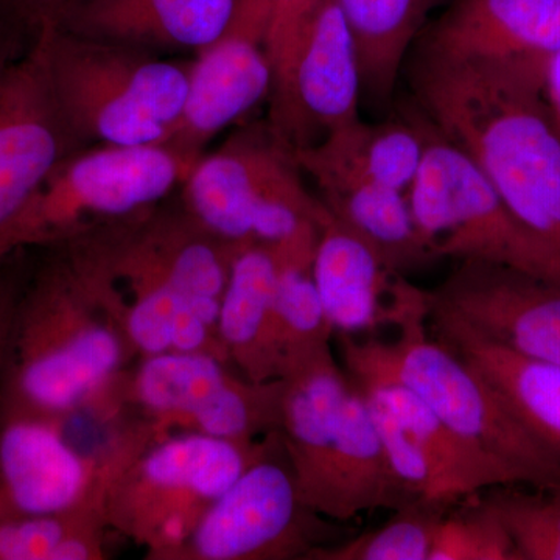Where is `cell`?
<instances>
[{
  "mask_svg": "<svg viewBox=\"0 0 560 560\" xmlns=\"http://www.w3.org/2000/svg\"><path fill=\"white\" fill-rule=\"evenodd\" d=\"M283 381L253 382L206 352L143 357L121 371L91 411L139 420L158 438L197 433L259 441L280 433Z\"/></svg>",
  "mask_w": 560,
  "mask_h": 560,
  "instance_id": "cell-7",
  "label": "cell"
},
{
  "mask_svg": "<svg viewBox=\"0 0 560 560\" xmlns=\"http://www.w3.org/2000/svg\"><path fill=\"white\" fill-rule=\"evenodd\" d=\"M342 361L349 377L388 407L422 455L430 474L429 503L451 508L495 486L525 485L517 471L452 430L399 378L371 364Z\"/></svg>",
  "mask_w": 560,
  "mask_h": 560,
  "instance_id": "cell-17",
  "label": "cell"
},
{
  "mask_svg": "<svg viewBox=\"0 0 560 560\" xmlns=\"http://www.w3.org/2000/svg\"><path fill=\"white\" fill-rule=\"evenodd\" d=\"M514 541L521 560H560V486H495L480 493Z\"/></svg>",
  "mask_w": 560,
  "mask_h": 560,
  "instance_id": "cell-30",
  "label": "cell"
},
{
  "mask_svg": "<svg viewBox=\"0 0 560 560\" xmlns=\"http://www.w3.org/2000/svg\"><path fill=\"white\" fill-rule=\"evenodd\" d=\"M77 151L39 50L0 57V259L36 191Z\"/></svg>",
  "mask_w": 560,
  "mask_h": 560,
  "instance_id": "cell-14",
  "label": "cell"
},
{
  "mask_svg": "<svg viewBox=\"0 0 560 560\" xmlns=\"http://www.w3.org/2000/svg\"><path fill=\"white\" fill-rule=\"evenodd\" d=\"M429 560H521L514 541L481 495L453 504L442 515Z\"/></svg>",
  "mask_w": 560,
  "mask_h": 560,
  "instance_id": "cell-33",
  "label": "cell"
},
{
  "mask_svg": "<svg viewBox=\"0 0 560 560\" xmlns=\"http://www.w3.org/2000/svg\"><path fill=\"white\" fill-rule=\"evenodd\" d=\"M448 508L412 501L381 528L316 548L307 560H429L438 523Z\"/></svg>",
  "mask_w": 560,
  "mask_h": 560,
  "instance_id": "cell-31",
  "label": "cell"
},
{
  "mask_svg": "<svg viewBox=\"0 0 560 560\" xmlns=\"http://www.w3.org/2000/svg\"><path fill=\"white\" fill-rule=\"evenodd\" d=\"M103 508L0 521V560L109 559Z\"/></svg>",
  "mask_w": 560,
  "mask_h": 560,
  "instance_id": "cell-29",
  "label": "cell"
},
{
  "mask_svg": "<svg viewBox=\"0 0 560 560\" xmlns=\"http://www.w3.org/2000/svg\"><path fill=\"white\" fill-rule=\"evenodd\" d=\"M544 94L560 132V47L544 66Z\"/></svg>",
  "mask_w": 560,
  "mask_h": 560,
  "instance_id": "cell-36",
  "label": "cell"
},
{
  "mask_svg": "<svg viewBox=\"0 0 560 560\" xmlns=\"http://www.w3.org/2000/svg\"><path fill=\"white\" fill-rule=\"evenodd\" d=\"M238 0H68L55 31L154 51H200L230 28Z\"/></svg>",
  "mask_w": 560,
  "mask_h": 560,
  "instance_id": "cell-18",
  "label": "cell"
},
{
  "mask_svg": "<svg viewBox=\"0 0 560 560\" xmlns=\"http://www.w3.org/2000/svg\"><path fill=\"white\" fill-rule=\"evenodd\" d=\"M407 197L433 259L485 261L560 283L558 250L526 228L480 167L431 125Z\"/></svg>",
  "mask_w": 560,
  "mask_h": 560,
  "instance_id": "cell-9",
  "label": "cell"
},
{
  "mask_svg": "<svg viewBox=\"0 0 560 560\" xmlns=\"http://www.w3.org/2000/svg\"><path fill=\"white\" fill-rule=\"evenodd\" d=\"M313 272L334 334L390 326L401 272L330 212L320 228Z\"/></svg>",
  "mask_w": 560,
  "mask_h": 560,
  "instance_id": "cell-21",
  "label": "cell"
},
{
  "mask_svg": "<svg viewBox=\"0 0 560 560\" xmlns=\"http://www.w3.org/2000/svg\"><path fill=\"white\" fill-rule=\"evenodd\" d=\"M197 54L187 66L183 109L162 143L191 168L210 140L270 97L272 90L270 58L253 36L226 32Z\"/></svg>",
  "mask_w": 560,
  "mask_h": 560,
  "instance_id": "cell-16",
  "label": "cell"
},
{
  "mask_svg": "<svg viewBox=\"0 0 560 560\" xmlns=\"http://www.w3.org/2000/svg\"><path fill=\"white\" fill-rule=\"evenodd\" d=\"M318 241L319 235H315L272 249L278 260L276 315L282 353L280 377L291 364L330 345L334 335L313 272Z\"/></svg>",
  "mask_w": 560,
  "mask_h": 560,
  "instance_id": "cell-28",
  "label": "cell"
},
{
  "mask_svg": "<svg viewBox=\"0 0 560 560\" xmlns=\"http://www.w3.org/2000/svg\"><path fill=\"white\" fill-rule=\"evenodd\" d=\"M359 50L363 91L388 101L434 0H335Z\"/></svg>",
  "mask_w": 560,
  "mask_h": 560,
  "instance_id": "cell-27",
  "label": "cell"
},
{
  "mask_svg": "<svg viewBox=\"0 0 560 560\" xmlns=\"http://www.w3.org/2000/svg\"><path fill=\"white\" fill-rule=\"evenodd\" d=\"M280 378V440L305 506L334 444L352 381L335 360L330 345L291 364Z\"/></svg>",
  "mask_w": 560,
  "mask_h": 560,
  "instance_id": "cell-22",
  "label": "cell"
},
{
  "mask_svg": "<svg viewBox=\"0 0 560 560\" xmlns=\"http://www.w3.org/2000/svg\"><path fill=\"white\" fill-rule=\"evenodd\" d=\"M65 423L0 411V521L103 508L114 474L153 436L138 422L110 425L97 453H83ZM105 510V508H103Z\"/></svg>",
  "mask_w": 560,
  "mask_h": 560,
  "instance_id": "cell-11",
  "label": "cell"
},
{
  "mask_svg": "<svg viewBox=\"0 0 560 560\" xmlns=\"http://www.w3.org/2000/svg\"><path fill=\"white\" fill-rule=\"evenodd\" d=\"M307 175L331 215L370 243L394 270L401 272L433 259L416 230L407 194L345 173Z\"/></svg>",
  "mask_w": 560,
  "mask_h": 560,
  "instance_id": "cell-26",
  "label": "cell"
},
{
  "mask_svg": "<svg viewBox=\"0 0 560 560\" xmlns=\"http://www.w3.org/2000/svg\"><path fill=\"white\" fill-rule=\"evenodd\" d=\"M51 95L77 149L162 145L178 120L187 68L160 54L65 31L40 36Z\"/></svg>",
  "mask_w": 560,
  "mask_h": 560,
  "instance_id": "cell-5",
  "label": "cell"
},
{
  "mask_svg": "<svg viewBox=\"0 0 560 560\" xmlns=\"http://www.w3.org/2000/svg\"><path fill=\"white\" fill-rule=\"evenodd\" d=\"M390 326L397 329L393 341L338 335L342 360L399 378L452 430L517 471L526 486L559 488L560 453L518 419L477 368L431 335L427 291L404 276L394 293Z\"/></svg>",
  "mask_w": 560,
  "mask_h": 560,
  "instance_id": "cell-4",
  "label": "cell"
},
{
  "mask_svg": "<svg viewBox=\"0 0 560 560\" xmlns=\"http://www.w3.org/2000/svg\"><path fill=\"white\" fill-rule=\"evenodd\" d=\"M191 167L165 145H98L55 168L11 235L9 254L136 215L171 198Z\"/></svg>",
  "mask_w": 560,
  "mask_h": 560,
  "instance_id": "cell-10",
  "label": "cell"
},
{
  "mask_svg": "<svg viewBox=\"0 0 560 560\" xmlns=\"http://www.w3.org/2000/svg\"><path fill=\"white\" fill-rule=\"evenodd\" d=\"M280 444V433L248 442L197 433L158 438L114 474L106 522L142 547L145 559L167 560L243 471Z\"/></svg>",
  "mask_w": 560,
  "mask_h": 560,
  "instance_id": "cell-6",
  "label": "cell"
},
{
  "mask_svg": "<svg viewBox=\"0 0 560 560\" xmlns=\"http://www.w3.org/2000/svg\"><path fill=\"white\" fill-rule=\"evenodd\" d=\"M429 130V121L372 125L359 119L291 153L301 172L345 173L408 194L422 164Z\"/></svg>",
  "mask_w": 560,
  "mask_h": 560,
  "instance_id": "cell-25",
  "label": "cell"
},
{
  "mask_svg": "<svg viewBox=\"0 0 560 560\" xmlns=\"http://www.w3.org/2000/svg\"><path fill=\"white\" fill-rule=\"evenodd\" d=\"M28 267H31V248L13 250L0 259V388H2L7 353H9L14 312L27 278Z\"/></svg>",
  "mask_w": 560,
  "mask_h": 560,
  "instance_id": "cell-35",
  "label": "cell"
},
{
  "mask_svg": "<svg viewBox=\"0 0 560 560\" xmlns=\"http://www.w3.org/2000/svg\"><path fill=\"white\" fill-rule=\"evenodd\" d=\"M412 501L420 500L397 477L366 396L352 381L334 444L305 506L324 518L349 522L363 512L396 511Z\"/></svg>",
  "mask_w": 560,
  "mask_h": 560,
  "instance_id": "cell-19",
  "label": "cell"
},
{
  "mask_svg": "<svg viewBox=\"0 0 560 560\" xmlns=\"http://www.w3.org/2000/svg\"><path fill=\"white\" fill-rule=\"evenodd\" d=\"M544 66L418 47L411 86L431 127L560 254V132L544 94Z\"/></svg>",
  "mask_w": 560,
  "mask_h": 560,
  "instance_id": "cell-1",
  "label": "cell"
},
{
  "mask_svg": "<svg viewBox=\"0 0 560 560\" xmlns=\"http://www.w3.org/2000/svg\"><path fill=\"white\" fill-rule=\"evenodd\" d=\"M429 329L477 368L518 419L560 453V366L518 355L430 302Z\"/></svg>",
  "mask_w": 560,
  "mask_h": 560,
  "instance_id": "cell-24",
  "label": "cell"
},
{
  "mask_svg": "<svg viewBox=\"0 0 560 560\" xmlns=\"http://www.w3.org/2000/svg\"><path fill=\"white\" fill-rule=\"evenodd\" d=\"M334 528L304 506L280 444L248 467L167 560L308 559Z\"/></svg>",
  "mask_w": 560,
  "mask_h": 560,
  "instance_id": "cell-12",
  "label": "cell"
},
{
  "mask_svg": "<svg viewBox=\"0 0 560 560\" xmlns=\"http://www.w3.org/2000/svg\"><path fill=\"white\" fill-rule=\"evenodd\" d=\"M73 237L136 359L215 352L237 245L206 230L180 198Z\"/></svg>",
  "mask_w": 560,
  "mask_h": 560,
  "instance_id": "cell-2",
  "label": "cell"
},
{
  "mask_svg": "<svg viewBox=\"0 0 560 560\" xmlns=\"http://www.w3.org/2000/svg\"><path fill=\"white\" fill-rule=\"evenodd\" d=\"M180 187L195 220L237 246L280 248L316 234L329 215L305 187L289 147L268 127H249L205 154Z\"/></svg>",
  "mask_w": 560,
  "mask_h": 560,
  "instance_id": "cell-8",
  "label": "cell"
},
{
  "mask_svg": "<svg viewBox=\"0 0 560 560\" xmlns=\"http://www.w3.org/2000/svg\"><path fill=\"white\" fill-rule=\"evenodd\" d=\"M419 47L453 57L547 61L560 47V0H453Z\"/></svg>",
  "mask_w": 560,
  "mask_h": 560,
  "instance_id": "cell-20",
  "label": "cell"
},
{
  "mask_svg": "<svg viewBox=\"0 0 560 560\" xmlns=\"http://www.w3.org/2000/svg\"><path fill=\"white\" fill-rule=\"evenodd\" d=\"M319 0H238L228 31L259 39L272 68V91L289 75Z\"/></svg>",
  "mask_w": 560,
  "mask_h": 560,
  "instance_id": "cell-32",
  "label": "cell"
},
{
  "mask_svg": "<svg viewBox=\"0 0 560 560\" xmlns=\"http://www.w3.org/2000/svg\"><path fill=\"white\" fill-rule=\"evenodd\" d=\"M135 353L72 237L31 248L0 388V411L68 425L91 410Z\"/></svg>",
  "mask_w": 560,
  "mask_h": 560,
  "instance_id": "cell-3",
  "label": "cell"
},
{
  "mask_svg": "<svg viewBox=\"0 0 560 560\" xmlns=\"http://www.w3.org/2000/svg\"><path fill=\"white\" fill-rule=\"evenodd\" d=\"M68 0H0V57L27 55L55 31Z\"/></svg>",
  "mask_w": 560,
  "mask_h": 560,
  "instance_id": "cell-34",
  "label": "cell"
},
{
  "mask_svg": "<svg viewBox=\"0 0 560 560\" xmlns=\"http://www.w3.org/2000/svg\"><path fill=\"white\" fill-rule=\"evenodd\" d=\"M430 305L458 316L490 341L560 366V283L485 261L464 260Z\"/></svg>",
  "mask_w": 560,
  "mask_h": 560,
  "instance_id": "cell-15",
  "label": "cell"
},
{
  "mask_svg": "<svg viewBox=\"0 0 560 560\" xmlns=\"http://www.w3.org/2000/svg\"><path fill=\"white\" fill-rule=\"evenodd\" d=\"M276 280L278 260L270 246H237L221 298L217 331L231 366L253 382L278 381L282 371Z\"/></svg>",
  "mask_w": 560,
  "mask_h": 560,
  "instance_id": "cell-23",
  "label": "cell"
},
{
  "mask_svg": "<svg viewBox=\"0 0 560 560\" xmlns=\"http://www.w3.org/2000/svg\"><path fill=\"white\" fill-rule=\"evenodd\" d=\"M359 50L335 0H319L289 75L270 94L268 128L291 151L361 119Z\"/></svg>",
  "mask_w": 560,
  "mask_h": 560,
  "instance_id": "cell-13",
  "label": "cell"
}]
</instances>
